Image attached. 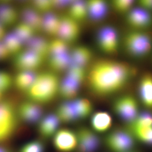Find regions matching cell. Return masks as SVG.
<instances>
[{"label": "cell", "mask_w": 152, "mask_h": 152, "mask_svg": "<svg viewBox=\"0 0 152 152\" xmlns=\"http://www.w3.org/2000/svg\"><path fill=\"white\" fill-rule=\"evenodd\" d=\"M134 73L132 68L126 63L113 60H99L90 69L88 84L95 95L107 96L123 89Z\"/></svg>", "instance_id": "cell-1"}, {"label": "cell", "mask_w": 152, "mask_h": 152, "mask_svg": "<svg viewBox=\"0 0 152 152\" xmlns=\"http://www.w3.org/2000/svg\"><path fill=\"white\" fill-rule=\"evenodd\" d=\"M60 83L54 73L46 72L37 74L26 92L27 96L30 101L37 104L49 102L59 93Z\"/></svg>", "instance_id": "cell-2"}, {"label": "cell", "mask_w": 152, "mask_h": 152, "mask_svg": "<svg viewBox=\"0 0 152 152\" xmlns=\"http://www.w3.org/2000/svg\"><path fill=\"white\" fill-rule=\"evenodd\" d=\"M93 109L92 104L90 101L79 98L61 104L57 108L56 115L63 122H73L89 116Z\"/></svg>", "instance_id": "cell-3"}, {"label": "cell", "mask_w": 152, "mask_h": 152, "mask_svg": "<svg viewBox=\"0 0 152 152\" xmlns=\"http://www.w3.org/2000/svg\"><path fill=\"white\" fill-rule=\"evenodd\" d=\"M86 76L84 68L71 66L64 78L60 83L59 93L61 96L69 100L75 97Z\"/></svg>", "instance_id": "cell-4"}, {"label": "cell", "mask_w": 152, "mask_h": 152, "mask_svg": "<svg viewBox=\"0 0 152 152\" xmlns=\"http://www.w3.org/2000/svg\"><path fill=\"white\" fill-rule=\"evenodd\" d=\"M18 115L8 101L0 102V143L8 140L18 126Z\"/></svg>", "instance_id": "cell-5"}, {"label": "cell", "mask_w": 152, "mask_h": 152, "mask_svg": "<svg viewBox=\"0 0 152 152\" xmlns=\"http://www.w3.org/2000/svg\"><path fill=\"white\" fill-rule=\"evenodd\" d=\"M124 45L129 54L137 58H142L151 52L152 39L146 33L139 31L132 32L125 37Z\"/></svg>", "instance_id": "cell-6"}, {"label": "cell", "mask_w": 152, "mask_h": 152, "mask_svg": "<svg viewBox=\"0 0 152 152\" xmlns=\"http://www.w3.org/2000/svg\"><path fill=\"white\" fill-rule=\"evenodd\" d=\"M106 145L113 152H129L135 145L133 135L129 131L117 129L106 137Z\"/></svg>", "instance_id": "cell-7"}, {"label": "cell", "mask_w": 152, "mask_h": 152, "mask_svg": "<svg viewBox=\"0 0 152 152\" xmlns=\"http://www.w3.org/2000/svg\"><path fill=\"white\" fill-rule=\"evenodd\" d=\"M113 108L115 113L123 121L130 124L138 115L137 102L132 96L125 95L117 99Z\"/></svg>", "instance_id": "cell-8"}, {"label": "cell", "mask_w": 152, "mask_h": 152, "mask_svg": "<svg viewBox=\"0 0 152 152\" xmlns=\"http://www.w3.org/2000/svg\"><path fill=\"white\" fill-rule=\"evenodd\" d=\"M45 59L27 49L15 56L14 65L20 71L34 72L42 65Z\"/></svg>", "instance_id": "cell-9"}, {"label": "cell", "mask_w": 152, "mask_h": 152, "mask_svg": "<svg viewBox=\"0 0 152 152\" xmlns=\"http://www.w3.org/2000/svg\"><path fill=\"white\" fill-rule=\"evenodd\" d=\"M53 144L58 152H72L77 146V134L68 129H61L55 134Z\"/></svg>", "instance_id": "cell-10"}, {"label": "cell", "mask_w": 152, "mask_h": 152, "mask_svg": "<svg viewBox=\"0 0 152 152\" xmlns=\"http://www.w3.org/2000/svg\"><path fill=\"white\" fill-rule=\"evenodd\" d=\"M98 42L100 48L106 53L112 54L118 50V37L116 31L112 27H104L100 30Z\"/></svg>", "instance_id": "cell-11"}, {"label": "cell", "mask_w": 152, "mask_h": 152, "mask_svg": "<svg viewBox=\"0 0 152 152\" xmlns=\"http://www.w3.org/2000/svg\"><path fill=\"white\" fill-rule=\"evenodd\" d=\"M78 152H95L99 148L100 140L94 132L87 128H81L78 131Z\"/></svg>", "instance_id": "cell-12"}, {"label": "cell", "mask_w": 152, "mask_h": 152, "mask_svg": "<svg viewBox=\"0 0 152 152\" xmlns=\"http://www.w3.org/2000/svg\"><path fill=\"white\" fill-rule=\"evenodd\" d=\"M81 33L79 22L67 15L61 17V23L58 37L67 42H73L77 40Z\"/></svg>", "instance_id": "cell-13"}, {"label": "cell", "mask_w": 152, "mask_h": 152, "mask_svg": "<svg viewBox=\"0 0 152 152\" xmlns=\"http://www.w3.org/2000/svg\"><path fill=\"white\" fill-rule=\"evenodd\" d=\"M17 113L26 122L34 124L42 119L43 110L38 104L29 101L21 104Z\"/></svg>", "instance_id": "cell-14"}, {"label": "cell", "mask_w": 152, "mask_h": 152, "mask_svg": "<svg viewBox=\"0 0 152 152\" xmlns=\"http://www.w3.org/2000/svg\"><path fill=\"white\" fill-rule=\"evenodd\" d=\"M127 20L132 28L144 29L152 25V17L149 12L140 7L132 9L129 12Z\"/></svg>", "instance_id": "cell-15"}, {"label": "cell", "mask_w": 152, "mask_h": 152, "mask_svg": "<svg viewBox=\"0 0 152 152\" xmlns=\"http://www.w3.org/2000/svg\"><path fill=\"white\" fill-rule=\"evenodd\" d=\"M22 21L31 27L36 33L43 31V16L32 7L23 8L20 14Z\"/></svg>", "instance_id": "cell-16"}, {"label": "cell", "mask_w": 152, "mask_h": 152, "mask_svg": "<svg viewBox=\"0 0 152 152\" xmlns=\"http://www.w3.org/2000/svg\"><path fill=\"white\" fill-rule=\"evenodd\" d=\"M140 98L144 105L152 109V74L147 73L142 76L139 86Z\"/></svg>", "instance_id": "cell-17"}, {"label": "cell", "mask_w": 152, "mask_h": 152, "mask_svg": "<svg viewBox=\"0 0 152 152\" xmlns=\"http://www.w3.org/2000/svg\"><path fill=\"white\" fill-rule=\"evenodd\" d=\"M60 123V120L57 115L48 114L40 121L39 132L44 137H50L56 132Z\"/></svg>", "instance_id": "cell-18"}, {"label": "cell", "mask_w": 152, "mask_h": 152, "mask_svg": "<svg viewBox=\"0 0 152 152\" xmlns=\"http://www.w3.org/2000/svg\"><path fill=\"white\" fill-rule=\"evenodd\" d=\"M70 56L71 65L85 68L91 61L93 53L88 47L80 45L75 47L70 52Z\"/></svg>", "instance_id": "cell-19"}, {"label": "cell", "mask_w": 152, "mask_h": 152, "mask_svg": "<svg viewBox=\"0 0 152 152\" xmlns=\"http://www.w3.org/2000/svg\"><path fill=\"white\" fill-rule=\"evenodd\" d=\"M26 45V49L44 59L50 56L49 42L42 37L35 36Z\"/></svg>", "instance_id": "cell-20"}, {"label": "cell", "mask_w": 152, "mask_h": 152, "mask_svg": "<svg viewBox=\"0 0 152 152\" xmlns=\"http://www.w3.org/2000/svg\"><path fill=\"white\" fill-rule=\"evenodd\" d=\"M91 124L93 129L96 132H105L111 127L112 117L107 112H96L92 116Z\"/></svg>", "instance_id": "cell-21"}, {"label": "cell", "mask_w": 152, "mask_h": 152, "mask_svg": "<svg viewBox=\"0 0 152 152\" xmlns=\"http://www.w3.org/2000/svg\"><path fill=\"white\" fill-rule=\"evenodd\" d=\"M61 17L53 12L44 15L43 31L49 35L58 37L59 31Z\"/></svg>", "instance_id": "cell-22"}, {"label": "cell", "mask_w": 152, "mask_h": 152, "mask_svg": "<svg viewBox=\"0 0 152 152\" xmlns=\"http://www.w3.org/2000/svg\"><path fill=\"white\" fill-rule=\"evenodd\" d=\"M88 15L95 20L104 18L108 12L107 3L102 0H91L86 2Z\"/></svg>", "instance_id": "cell-23"}, {"label": "cell", "mask_w": 152, "mask_h": 152, "mask_svg": "<svg viewBox=\"0 0 152 152\" xmlns=\"http://www.w3.org/2000/svg\"><path fill=\"white\" fill-rule=\"evenodd\" d=\"M48 64L54 71L60 72L68 69L71 65L70 52L50 56Z\"/></svg>", "instance_id": "cell-24"}, {"label": "cell", "mask_w": 152, "mask_h": 152, "mask_svg": "<svg viewBox=\"0 0 152 152\" xmlns=\"http://www.w3.org/2000/svg\"><path fill=\"white\" fill-rule=\"evenodd\" d=\"M19 14L15 8L9 5H0V22L5 26L16 25Z\"/></svg>", "instance_id": "cell-25"}, {"label": "cell", "mask_w": 152, "mask_h": 152, "mask_svg": "<svg viewBox=\"0 0 152 152\" xmlns=\"http://www.w3.org/2000/svg\"><path fill=\"white\" fill-rule=\"evenodd\" d=\"M36 74L34 72L20 71L13 80V83L18 89L26 92L32 84Z\"/></svg>", "instance_id": "cell-26"}, {"label": "cell", "mask_w": 152, "mask_h": 152, "mask_svg": "<svg viewBox=\"0 0 152 152\" xmlns=\"http://www.w3.org/2000/svg\"><path fill=\"white\" fill-rule=\"evenodd\" d=\"M68 15L79 23L84 20L88 15L86 2L83 1H73L69 7Z\"/></svg>", "instance_id": "cell-27"}, {"label": "cell", "mask_w": 152, "mask_h": 152, "mask_svg": "<svg viewBox=\"0 0 152 152\" xmlns=\"http://www.w3.org/2000/svg\"><path fill=\"white\" fill-rule=\"evenodd\" d=\"M13 32L23 44H26L36 35V33L32 28L23 21L16 24Z\"/></svg>", "instance_id": "cell-28"}, {"label": "cell", "mask_w": 152, "mask_h": 152, "mask_svg": "<svg viewBox=\"0 0 152 152\" xmlns=\"http://www.w3.org/2000/svg\"><path fill=\"white\" fill-rule=\"evenodd\" d=\"M11 55L18 54L23 50V43L14 33H7L3 41Z\"/></svg>", "instance_id": "cell-29"}, {"label": "cell", "mask_w": 152, "mask_h": 152, "mask_svg": "<svg viewBox=\"0 0 152 152\" xmlns=\"http://www.w3.org/2000/svg\"><path fill=\"white\" fill-rule=\"evenodd\" d=\"M129 131L139 140L144 143L152 145V126L129 127Z\"/></svg>", "instance_id": "cell-30"}, {"label": "cell", "mask_w": 152, "mask_h": 152, "mask_svg": "<svg viewBox=\"0 0 152 152\" xmlns=\"http://www.w3.org/2000/svg\"><path fill=\"white\" fill-rule=\"evenodd\" d=\"M69 44L58 37L55 38L49 42L50 56L69 52Z\"/></svg>", "instance_id": "cell-31"}, {"label": "cell", "mask_w": 152, "mask_h": 152, "mask_svg": "<svg viewBox=\"0 0 152 152\" xmlns=\"http://www.w3.org/2000/svg\"><path fill=\"white\" fill-rule=\"evenodd\" d=\"M152 115L148 112L139 114L135 119L129 124V127L152 126Z\"/></svg>", "instance_id": "cell-32"}, {"label": "cell", "mask_w": 152, "mask_h": 152, "mask_svg": "<svg viewBox=\"0 0 152 152\" xmlns=\"http://www.w3.org/2000/svg\"><path fill=\"white\" fill-rule=\"evenodd\" d=\"M32 7L40 13L44 15L52 12L55 9L53 1H35L32 3Z\"/></svg>", "instance_id": "cell-33"}, {"label": "cell", "mask_w": 152, "mask_h": 152, "mask_svg": "<svg viewBox=\"0 0 152 152\" xmlns=\"http://www.w3.org/2000/svg\"><path fill=\"white\" fill-rule=\"evenodd\" d=\"M134 3V1L130 0H116L112 2L115 10L121 13L129 12Z\"/></svg>", "instance_id": "cell-34"}, {"label": "cell", "mask_w": 152, "mask_h": 152, "mask_svg": "<svg viewBox=\"0 0 152 152\" xmlns=\"http://www.w3.org/2000/svg\"><path fill=\"white\" fill-rule=\"evenodd\" d=\"M13 83L12 76L5 71H0V91L4 93L8 90Z\"/></svg>", "instance_id": "cell-35"}, {"label": "cell", "mask_w": 152, "mask_h": 152, "mask_svg": "<svg viewBox=\"0 0 152 152\" xmlns=\"http://www.w3.org/2000/svg\"><path fill=\"white\" fill-rule=\"evenodd\" d=\"M44 144L39 141H33L24 145L20 152H44Z\"/></svg>", "instance_id": "cell-36"}, {"label": "cell", "mask_w": 152, "mask_h": 152, "mask_svg": "<svg viewBox=\"0 0 152 152\" xmlns=\"http://www.w3.org/2000/svg\"><path fill=\"white\" fill-rule=\"evenodd\" d=\"M11 55L3 42H0V61H5Z\"/></svg>", "instance_id": "cell-37"}, {"label": "cell", "mask_w": 152, "mask_h": 152, "mask_svg": "<svg viewBox=\"0 0 152 152\" xmlns=\"http://www.w3.org/2000/svg\"><path fill=\"white\" fill-rule=\"evenodd\" d=\"M140 7L149 12L152 11V0H142L139 1Z\"/></svg>", "instance_id": "cell-38"}, {"label": "cell", "mask_w": 152, "mask_h": 152, "mask_svg": "<svg viewBox=\"0 0 152 152\" xmlns=\"http://www.w3.org/2000/svg\"><path fill=\"white\" fill-rule=\"evenodd\" d=\"M55 8L61 9L66 7H69L73 1H53Z\"/></svg>", "instance_id": "cell-39"}, {"label": "cell", "mask_w": 152, "mask_h": 152, "mask_svg": "<svg viewBox=\"0 0 152 152\" xmlns=\"http://www.w3.org/2000/svg\"><path fill=\"white\" fill-rule=\"evenodd\" d=\"M6 27L0 22V42H2L7 35Z\"/></svg>", "instance_id": "cell-40"}, {"label": "cell", "mask_w": 152, "mask_h": 152, "mask_svg": "<svg viewBox=\"0 0 152 152\" xmlns=\"http://www.w3.org/2000/svg\"><path fill=\"white\" fill-rule=\"evenodd\" d=\"M0 152H10L8 150L5 148L0 147Z\"/></svg>", "instance_id": "cell-41"}, {"label": "cell", "mask_w": 152, "mask_h": 152, "mask_svg": "<svg viewBox=\"0 0 152 152\" xmlns=\"http://www.w3.org/2000/svg\"><path fill=\"white\" fill-rule=\"evenodd\" d=\"M3 92L1 91H0V102H1V99L2 97Z\"/></svg>", "instance_id": "cell-42"}]
</instances>
